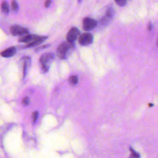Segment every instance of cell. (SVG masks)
I'll return each mask as SVG.
<instances>
[{"label": "cell", "mask_w": 158, "mask_h": 158, "mask_svg": "<svg viewBox=\"0 0 158 158\" xmlns=\"http://www.w3.org/2000/svg\"><path fill=\"white\" fill-rule=\"evenodd\" d=\"M47 37H39L38 38H37V40H34L33 42L30 43L29 44L27 45L25 47L26 48H31V47H34V46H36L38 45H40V43H43L44 41H45L47 39Z\"/></svg>", "instance_id": "8fae6325"}, {"label": "cell", "mask_w": 158, "mask_h": 158, "mask_svg": "<svg viewBox=\"0 0 158 158\" xmlns=\"http://www.w3.org/2000/svg\"><path fill=\"white\" fill-rule=\"evenodd\" d=\"M114 16V10L113 9V8H111V7H109L106 11V15L101 20L102 25H107L113 20Z\"/></svg>", "instance_id": "52a82bcc"}, {"label": "cell", "mask_w": 158, "mask_h": 158, "mask_svg": "<svg viewBox=\"0 0 158 158\" xmlns=\"http://www.w3.org/2000/svg\"><path fill=\"white\" fill-rule=\"evenodd\" d=\"M54 59V56L52 53H45L41 56L40 59L41 69L43 73H46L49 71Z\"/></svg>", "instance_id": "6da1fadb"}, {"label": "cell", "mask_w": 158, "mask_h": 158, "mask_svg": "<svg viewBox=\"0 0 158 158\" xmlns=\"http://www.w3.org/2000/svg\"><path fill=\"white\" fill-rule=\"evenodd\" d=\"M16 53V48L15 47H10L9 48L4 50L1 52V56L4 58H10L15 54Z\"/></svg>", "instance_id": "9c48e42d"}, {"label": "cell", "mask_w": 158, "mask_h": 158, "mask_svg": "<svg viewBox=\"0 0 158 158\" xmlns=\"http://www.w3.org/2000/svg\"><path fill=\"white\" fill-rule=\"evenodd\" d=\"M132 154L130 156L129 158H140V154L139 153H136L135 151H133L132 149Z\"/></svg>", "instance_id": "2e32d148"}, {"label": "cell", "mask_w": 158, "mask_h": 158, "mask_svg": "<svg viewBox=\"0 0 158 158\" xmlns=\"http://www.w3.org/2000/svg\"><path fill=\"white\" fill-rule=\"evenodd\" d=\"M38 113L37 111H35L33 113L32 118H33V123H35L37 121V120L38 119Z\"/></svg>", "instance_id": "e0dca14e"}, {"label": "cell", "mask_w": 158, "mask_h": 158, "mask_svg": "<svg viewBox=\"0 0 158 158\" xmlns=\"http://www.w3.org/2000/svg\"><path fill=\"white\" fill-rule=\"evenodd\" d=\"M1 9L5 13H8L9 12V4L6 1H3L1 4Z\"/></svg>", "instance_id": "7c38bea8"}, {"label": "cell", "mask_w": 158, "mask_h": 158, "mask_svg": "<svg viewBox=\"0 0 158 158\" xmlns=\"http://www.w3.org/2000/svg\"><path fill=\"white\" fill-rule=\"evenodd\" d=\"M82 1V0H78V2H79V3H80Z\"/></svg>", "instance_id": "7402d4cb"}, {"label": "cell", "mask_w": 158, "mask_h": 158, "mask_svg": "<svg viewBox=\"0 0 158 158\" xmlns=\"http://www.w3.org/2000/svg\"><path fill=\"white\" fill-rule=\"evenodd\" d=\"M39 38V36L34 35H27L23 37H21L19 39V42L22 43H31L34 40H37Z\"/></svg>", "instance_id": "30bf717a"}, {"label": "cell", "mask_w": 158, "mask_h": 158, "mask_svg": "<svg viewBox=\"0 0 158 158\" xmlns=\"http://www.w3.org/2000/svg\"><path fill=\"white\" fill-rule=\"evenodd\" d=\"M117 4L120 6H123L126 4L127 0H115Z\"/></svg>", "instance_id": "9a60e30c"}, {"label": "cell", "mask_w": 158, "mask_h": 158, "mask_svg": "<svg viewBox=\"0 0 158 158\" xmlns=\"http://www.w3.org/2000/svg\"><path fill=\"white\" fill-rule=\"evenodd\" d=\"M24 64H23V78H25L26 75L28 73L29 69L31 66V58L30 57H24L23 58Z\"/></svg>", "instance_id": "ba28073f"}, {"label": "cell", "mask_w": 158, "mask_h": 158, "mask_svg": "<svg viewBox=\"0 0 158 158\" xmlns=\"http://www.w3.org/2000/svg\"><path fill=\"white\" fill-rule=\"evenodd\" d=\"M10 32L12 35L14 36L24 35H27V34L29 33L28 29H27L23 27L19 26L17 25L12 26L10 29Z\"/></svg>", "instance_id": "5b68a950"}, {"label": "cell", "mask_w": 158, "mask_h": 158, "mask_svg": "<svg viewBox=\"0 0 158 158\" xmlns=\"http://www.w3.org/2000/svg\"><path fill=\"white\" fill-rule=\"evenodd\" d=\"M93 37L90 33H84L79 37V42L82 46H87L93 43Z\"/></svg>", "instance_id": "3957f363"}, {"label": "cell", "mask_w": 158, "mask_h": 158, "mask_svg": "<svg viewBox=\"0 0 158 158\" xmlns=\"http://www.w3.org/2000/svg\"><path fill=\"white\" fill-rule=\"evenodd\" d=\"M49 46H50V45L49 44H48V45H43L42 46H40V47H38V48L36 49V51H39L40 50H43V49H45V48H48Z\"/></svg>", "instance_id": "d6986e66"}, {"label": "cell", "mask_w": 158, "mask_h": 158, "mask_svg": "<svg viewBox=\"0 0 158 158\" xmlns=\"http://www.w3.org/2000/svg\"><path fill=\"white\" fill-rule=\"evenodd\" d=\"M30 103V100L28 97H25L22 100V104L24 106H28Z\"/></svg>", "instance_id": "ac0fdd59"}, {"label": "cell", "mask_w": 158, "mask_h": 158, "mask_svg": "<svg viewBox=\"0 0 158 158\" xmlns=\"http://www.w3.org/2000/svg\"><path fill=\"white\" fill-rule=\"evenodd\" d=\"M51 0H46L45 4L46 8H48V7L51 5Z\"/></svg>", "instance_id": "ffe728a7"}, {"label": "cell", "mask_w": 158, "mask_h": 158, "mask_svg": "<svg viewBox=\"0 0 158 158\" xmlns=\"http://www.w3.org/2000/svg\"><path fill=\"white\" fill-rule=\"evenodd\" d=\"M82 25H83V29L84 30L87 32L90 31L97 27V22L93 19L86 17L83 20Z\"/></svg>", "instance_id": "277c9868"}, {"label": "cell", "mask_w": 158, "mask_h": 158, "mask_svg": "<svg viewBox=\"0 0 158 158\" xmlns=\"http://www.w3.org/2000/svg\"><path fill=\"white\" fill-rule=\"evenodd\" d=\"M74 43L64 42L61 44L57 50V54L60 59H64L69 56L70 52L74 48Z\"/></svg>", "instance_id": "7a4b0ae2"}, {"label": "cell", "mask_w": 158, "mask_h": 158, "mask_svg": "<svg viewBox=\"0 0 158 158\" xmlns=\"http://www.w3.org/2000/svg\"><path fill=\"white\" fill-rule=\"evenodd\" d=\"M12 10L14 11H17L18 9H19V5H18V3H17V1H16V0H12Z\"/></svg>", "instance_id": "5bb4252c"}, {"label": "cell", "mask_w": 158, "mask_h": 158, "mask_svg": "<svg viewBox=\"0 0 158 158\" xmlns=\"http://www.w3.org/2000/svg\"><path fill=\"white\" fill-rule=\"evenodd\" d=\"M80 35L79 30L76 27H72V29L68 32L67 35V41L69 43H74L75 40L79 37Z\"/></svg>", "instance_id": "8992f818"}, {"label": "cell", "mask_w": 158, "mask_h": 158, "mask_svg": "<svg viewBox=\"0 0 158 158\" xmlns=\"http://www.w3.org/2000/svg\"><path fill=\"white\" fill-rule=\"evenodd\" d=\"M152 29H153V25L152 24V23H149L148 26V30L149 31H151L152 30Z\"/></svg>", "instance_id": "44dd1931"}, {"label": "cell", "mask_w": 158, "mask_h": 158, "mask_svg": "<svg viewBox=\"0 0 158 158\" xmlns=\"http://www.w3.org/2000/svg\"><path fill=\"white\" fill-rule=\"evenodd\" d=\"M149 106L150 107H152V106H153V105H152V104H150V105H149Z\"/></svg>", "instance_id": "603a6c76"}, {"label": "cell", "mask_w": 158, "mask_h": 158, "mask_svg": "<svg viewBox=\"0 0 158 158\" xmlns=\"http://www.w3.org/2000/svg\"><path fill=\"white\" fill-rule=\"evenodd\" d=\"M69 81L71 84L75 85H76L78 84L79 79H78L77 76H76V75H73V76H71L69 78Z\"/></svg>", "instance_id": "4fadbf2b"}]
</instances>
